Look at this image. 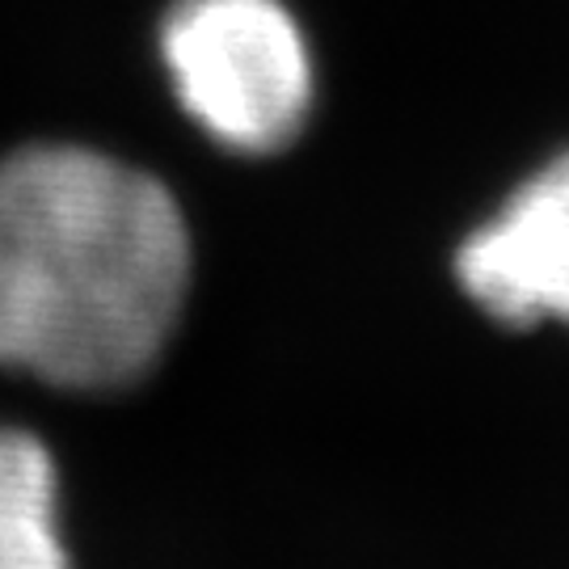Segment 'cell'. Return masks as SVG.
Listing matches in <instances>:
<instances>
[{"label":"cell","instance_id":"cell-3","mask_svg":"<svg viewBox=\"0 0 569 569\" xmlns=\"http://www.w3.org/2000/svg\"><path fill=\"white\" fill-rule=\"evenodd\" d=\"M472 305L507 326H569V152L540 164L456 249Z\"/></svg>","mask_w":569,"mask_h":569},{"label":"cell","instance_id":"cell-1","mask_svg":"<svg viewBox=\"0 0 569 569\" xmlns=\"http://www.w3.org/2000/svg\"><path fill=\"white\" fill-rule=\"evenodd\" d=\"M186 287L190 232L152 173L72 143L0 164V367L77 392L136 385Z\"/></svg>","mask_w":569,"mask_h":569},{"label":"cell","instance_id":"cell-4","mask_svg":"<svg viewBox=\"0 0 569 569\" xmlns=\"http://www.w3.org/2000/svg\"><path fill=\"white\" fill-rule=\"evenodd\" d=\"M56 502L51 451L26 430L0 427V569H72Z\"/></svg>","mask_w":569,"mask_h":569},{"label":"cell","instance_id":"cell-2","mask_svg":"<svg viewBox=\"0 0 569 569\" xmlns=\"http://www.w3.org/2000/svg\"><path fill=\"white\" fill-rule=\"evenodd\" d=\"M161 56L186 114L241 157L287 148L312 114V51L283 0H178Z\"/></svg>","mask_w":569,"mask_h":569}]
</instances>
